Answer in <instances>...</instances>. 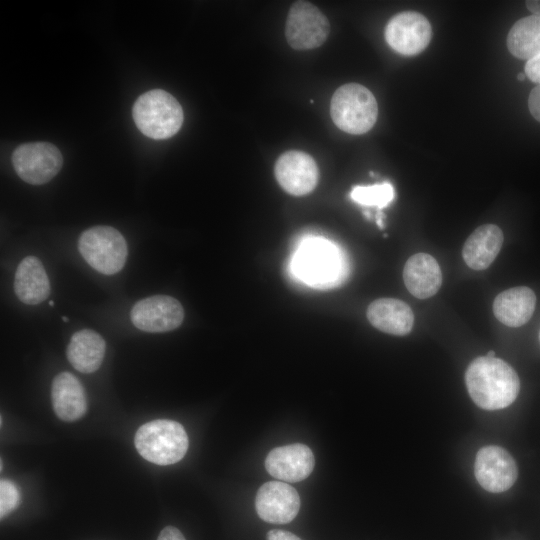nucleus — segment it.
Segmentation results:
<instances>
[{"label":"nucleus","instance_id":"nucleus-1","mask_svg":"<svg viewBox=\"0 0 540 540\" xmlns=\"http://www.w3.org/2000/svg\"><path fill=\"white\" fill-rule=\"evenodd\" d=\"M468 393L482 409L498 410L514 402L520 389L516 371L496 357L474 359L465 373Z\"/></svg>","mask_w":540,"mask_h":540},{"label":"nucleus","instance_id":"nucleus-2","mask_svg":"<svg viewBox=\"0 0 540 540\" xmlns=\"http://www.w3.org/2000/svg\"><path fill=\"white\" fill-rule=\"evenodd\" d=\"M292 271L301 281L315 288H330L342 281L346 269L340 249L331 241L311 236L298 246Z\"/></svg>","mask_w":540,"mask_h":540},{"label":"nucleus","instance_id":"nucleus-3","mask_svg":"<svg viewBox=\"0 0 540 540\" xmlns=\"http://www.w3.org/2000/svg\"><path fill=\"white\" fill-rule=\"evenodd\" d=\"M133 120L145 136L161 140L175 135L183 123V110L170 93L154 89L140 95L132 109Z\"/></svg>","mask_w":540,"mask_h":540},{"label":"nucleus","instance_id":"nucleus-4","mask_svg":"<svg viewBox=\"0 0 540 540\" xmlns=\"http://www.w3.org/2000/svg\"><path fill=\"white\" fill-rule=\"evenodd\" d=\"M134 444L138 453L147 461L157 465H170L184 457L189 441L180 423L157 419L138 428Z\"/></svg>","mask_w":540,"mask_h":540},{"label":"nucleus","instance_id":"nucleus-5","mask_svg":"<svg viewBox=\"0 0 540 540\" xmlns=\"http://www.w3.org/2000/svg\"><path fill=\"white\" fill-rule=\"evenodd\" d=\"M330 114L339 129L349 134L360 135L374 126L378 105L372 92L365 86L347 83L334 92Z\"/></svg>","mask_w":540,"mask_h":540},{"label":"nucleus","instance_id":"nucleus-6","mask_svg":"<svg viewBox=\"0 0 540 540\" xmlns=\"http://www.w3.org/2000/svg\"><path fill=\"white\" fill-rule=\"evenodd\" d=\"M78 249L85 261L98 272L113 275L125 265L127 244L123 235L110 226H94L83 231Z\"/></svg>","mask_w":540,"mask_h":540},{"label":"nucleus","instance_id":"nucleus-7","mask_svg":"<svg viewBox=\"0 0 540 540\" xmlns=\"http://www.w3.org/2000/svg\"><path fill=\"white\" fill-rule=\"evenodd\" d=\"M12 164L23 181L41 185L57 175L63 157L60 150L49 142H31L21 144L14 150Z\"/></svg>","mask_w":540,"mask_h":540},{"label":"nucleus","instance_id":"nucleus-8","mask_svg":"<svg viewBox=\"0 0 540 540\" xmlns=\"http://www.w3.org/2000/svg\"><path fill=\"white\" fill-rule=\"evenodd\" d=\"M329 32V21L316 6L306 1H297L291 6L285 36L293 49L317 48L326 41Z\"/></svg>","mask_w":540,"mask_h":540},{"label":"nucleus","instance_id":"nucleus-9","mask_svg":"<svg viewBox=\"0 0 540 540\" xmlns=\"http://www.w3.org/2000/svg\"><path fill=\"white\" fill-rule=\"evenodd\" d=\"M432 29L428 19L421 13L404 11L393 16L385 28V40L397 53L413 56L429 44Z\"/></svg>","mask_w":540,"mask_h":540},{"label":"nucleus","instance_id":"nucleus-10","mask_svg":"<svg viewBox=\"0 0 540 540\" xmlns=\"http://www.w3.org/2000/svg\"><path fill=\"white\" fill-rule=\"evenodd\" d=\"M130 315L138 329L159 333L178 328L183 321L184 310L177 299L159 294L137 301Z\"/></svg>","mask_w":540,"mask_h":540},{"label":"nucleus","instance_id":"nucleus-11","mask_svg":"<svg viewBox=\"0 0 540 540\" xmlns=\"http://www.w3.org/2000/svg\"><path fill=\"white\" fill-rule=\"evenodd\" d=\"M474 474L485 490L500 493L512 487L517 479L518 469L508 451L502 447L490 445L477 452Z\"/></svg>","mask_w":540,"mask_h":540},{"label":"nucleus","instance_id":"nucleus-12","mask_svg":"<svg viewBox=\"0 0 540 540\" xmlns=\"http://www.w3.org/2000/svg\"><path fill=\"white\" fill-rule=\"evenodd\" d=\"M275 177L287 193L302 196L316 187L319 170L315 160L309 154L290 150L283 153L276 161Z\"/></svg>","mask_w":540,"mask_h":540},{"label":"nucleus","instance_id":"nucleus-13","mask_svg":"<svg viewBox=\"0 0 540 540\" xmlns=\"http://www.w3.org/2000/svg\"><path fill=\"white\" fill-rule=\"evenodd\" d=\"M255 508L264 521L285 524L298 514L300 497L291 485L282 481H269L258 489Z\"/></svg>","mask_w":540,"mask_h":540},{"label":"nucleus","instance_id":"nucleus-14","mask_svg":"<svg viewBox=\"0 0 540 540\" xmlns=\"http://www.w3.org/2000/svg\"><path fill=\"white\" fill-rule=\"evenodd\" d=\"M315 459L312 450L301 443L272 449L265 459V468L276 479L299 482L313 471Z\"/></svg>","mask_w":540,"mask_h":540},{"label":"nucleus","instance_id":"nucleus-15","mask_svg":"<svg viewBox=\"0 0 540 540\" xmlns=\"http://www.w3.org/2000/svg\"><path fill=\"white\" fill-rule=\"evenodd\" d=\"M52 406L57 417L71 422L84 416L87 410L85 390L69 372L57 374L51 385Z\"/></svg>","mask_w":540,"mask_h":540},{"label":"nucleus","instance_id":"nucleus-16","mask_svg":"<svg viewBox=\"0 0 540 540\" xmlns=\"http://www.w3.org/2000/svg\"><path fill=\"white\" fill-rule=\"evenodd\" d=\"M403 280L408 291L419 299L437 293L442 283V273L436 259L427 253L412 255L405 263Z\"/></svg>","mask_w":540,"mask_h":540},{"label":"nucleus","instance_id":"nucleus-17","mask_svg":"<svg viewBox=\"0 0 540 540\" xmlns=\"http://www.w3.org/2000/svg\"><path fill=\"white\" fill-rule=\"evenodd\" d=\"M369 322L378 330L396 335H407L414 323L411 308L403 301L394 298H380L367 308Z\"/></svg>","mask_w":540,"mask_h":540},{"label":"nucleus","instance_id":"nucleus-18","mask_svg":"<svg viewBox=\"0 0 540 540\" xmlns=\"http://www.w3.org/2000/svg\"><path fill=\"white\" fill-rule=\"evenodd\" d=\"M503 233L494 224H485L474 230L464 243L462 256L474 270L487 269L503 245Z\"/></svg>","mask_w":540,"mask_h":540},{"label":"nucleus","instance_id":"nucleus-19","mask_svg":"<svg viewBox=\"0 0 540 540\" xmlns=\"http://www.w3.org/2000/svg\"><path fill=\"white\" fill-rule=\"evenodd\" d=\"M536 296L532 289L517 286L499 293L493 302V313L504 325L519 327L532 317Z\"/></svg>","mask_w":540,"mask_h":540},{"label":"nucleus","instance_id":"nucleus-20","mask_svg":"<svg viewBox=\"0 0 540 540\" xmlns=\"http://www.w3.org/2000/svg\"><path fill=\"white\" fill-rule=\"evenodd\" d=\"M14 291L21 302L29 305L39 304L49 296L50 282L37 257L27 256L18 264Z\"/></svg>","mask_w":540,"mask_h":540},{"label":"nucleus","instance_id":"nucleus-21","mask_svg":"<svg viewBox=\"0 0 540 540\" xmlns=\"http://www.w3.org/2000/svg\"><path fill=\"white\" fill-rule=\"evenodd\" d=\"M105 350L106 343L100 334L90 329H82L72 335L66 355L77 371L88 374L99 369Z\"/></svg>","mask_w":540,"mask_h":540},{"label":"nucleus","instance_id":"nucleus-22","mask_svg":"<svg viewBox=\"0 0 540 540\" xmlns=\"http://www.w3.org/2000/svg\"><path fill=\"white\" fill-rule=\"evenodd\" d=\"M507 48L516 58L530 60L540 53V16L519 19L509 30Z\"/></svg>","mask_w":540,"mask_h":540},{"label":"nucleus","instance_id":"nucleus-23","mask_svg":"<svg viewBox=\"0 0 540 540\" xmlns=\"http://www.w3.org/2000/svg\"><path fill=\"white\" fill-rule=\"evenodd\" d=\"M350 197L360 205L383 208L393 200L394 189L388 182L370 186H355L350 192Z\"/></svg>","mask_w":540,"mask_h":540},{"label":"nucleus","instance_id":"nucleus-24","mask_svg":"<svg viewBox=\"0 0 540 540\" xmlns=\"http://www.w3.org/2000/svg\"><path fill=\"white\" fill-rule=\"evenodd\" d=\"M20 502V494L17 487L9 480L0 481V516L4 518L11 513Z\"/></svg>","mask_w":540,"mask_h":540},{"label":"nucleus","instance_id":"nucleus-25","mask_svg":"<svg viewBox=\"0 0 540 540\" xmlns=\"http://www.w3.org/2000/svg\"><path fill=\"white\" fill-rule=\"evenodd\" d=\"M525 75L532 82L540 84V53L526 62Z\"/></svg>","mask_w":540,"mask_h":540},{"label":"nucleus","instance_id":"nucleus-26","mask_svg":"<svg viewBox=\"0 0 540 540\" xmlns=\"http://www.w3.org/2000/svg\"><path fill=\"white\" fill-rule=\"evenodd\" d=\"M528 108L531 115L540 122V84L531 90L528 97Z\"/></svg>","mask_w":540,"mask_h":540},{"label":"nucleus","instance_id":"nucleus-27","mask_svg":"<svg viewBox=\"0 0 540 540\" xmlns=\"http://www.w3.org/2000/svg\"><path fill=\"white\" fill-rule=\"evenodd\" d=\"M157 540H186L183 534L176 527L167 526L163 528Z\"/></svg>","mask_w":540,"mask_h":540},{"label":"nucleus","instance_id":"nucleus-28","mask_svg":"<svg viewBox=\"0 0 540 540\" xmlns=\"http://www.w3.org/2000/svg\"><path fill=\"white\" fill-rule=\"evenodd\" d=\"M267 540H302V539L291 532L280 530V529H273L267 533Z\"/></svg>","mask_w":540,"mask_h":540},{"label":"nucleus","instance_id":"nucleus-29","mask_svg":"<svg viewBox=\"0 0 540 540\" xmlns=\"http://www.w3.org/2000/svg\"><path fill=\"white\" fill-rule=\"evenodd\" d=\"M526 7L532 15L540 16V0L526 1Z\"/></svg>","mask_w":540,"mask_h":540},{"label":"nucleus","instance_id":"nucleus-30","mask_svg":"<svg viewBox=\"0 0 540 540\" xmlns=\"http://www.w3.org/2000/svg\"><path fill=\"white\" fill-rule=\"evenodd\" d=\"M525 78H526L525 73H520V74L517 75V79H518L519 81H523Z\"/></svg>","mask_w":540,"mask_h":540},{"label":"nucleus","instance_id":"nucleus-31","mask_svg":"<svg viewBox=\"0 0 540 540\" xmlns=\"http://www.w3.org/2000/svg\"><path fill=\"white\" fill-rule=\"evenodd\" d=\"M487 357H495V352L494 351H489L486 355Z\"/></svg>","mask_w":540,"mask_h":540},{"label":"nucleus","instance_id":"nucleus-32","mask_svg":"<svg viewBox=\"0 0 540 540\" xmlns=\"http://www.w3.org/2000/svg\"><path fill=\"white\" fill-rule=\"evenodd\" d=\"M63 321L67 322L69 319L66 316L62 317Z\"/></svg>","mask_w":540,"mask_h":540},{"label":"nucleus","instance_id":"nucleus-33","mask_svg":"<svg viewBox=\"0 0 540 540\" xmlns=\"http://www.w3.org/2000/svg\"><path fill=\"white\" fill-rule=\"evenodd\" d=\"M49 305H50V306H53V305H54V302H53V301H50V302H49Z\"/></svg>","mask_w":540,"mask_h":540},{"label":"nucleus","instance_id":"nucleus-34","mask_svg":"<svg viewBox=\"0 0 540 540\" xmlns=\"http://www.w3.org/2000/svg\"><path fill=\"white\" fill-rule=\"evenodd\" d=\"M539 339H540V333H539Z\"/></svg>","mask_w":540,"mask_h":540}]
</instances>
